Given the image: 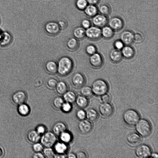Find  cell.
<instances>
[{"label": "cell", "mask_w": 158, "mask_h": 158, "mask_svg": "<svg viewBox=\"0 0 158 158\" xmlns=\"http://www.w3.org/2000/svg\"><path fill=\"white\" fill-rule=\"evenodd\" d=\"M135 153L136 156L138 158H145L150 157L152 151L149 146L146 144H142L137 147Z\"/></svg>", "instance_id": "6"}, {"label": "cell", "mask_w": 158, "mask_h": 158, "mask_svg": "<svg viewBox=\"0 0 158 158\" xmlns=\"http://www.w3.org/2000/svg\"><path fill=\"white\" fill-rule=\"evenodd\" d=\"M60 29H64L66 27V24L63 21H60L58 24Z\"/></svg>", "instance_id": "54"}, {"label": "cell", "mask_w": 158, "mask_h": 158, "mask_svg": "<svg viewBox=\"0 0 158 158\" xmlns=\"http://www.w3.org/2000/svg\"><path fill=\"white\" fill-rule=\"evenodd\" d=\"M150 157L152 158H157L158 157V154L155 152L152 153Z\"/></svg>", "instance_id": "56"}, {"label": "cell", "mask_w": 158, "mask_h": 158, "mask_svg": "<svg viewBox=\"0 0 158 158\" xmlns=\"http://www.w3.org/2000/svg\"><path fill=\"white\" fill-rule=\"evenodd\" d=\"M121 51L123 57L127 59L132 58L135 54L134 48L129 45L124 46Z\"/></svg>", "instance_id": "22"}, {"label": "cell", "mask_w": 158, "mask_h": 158, "mask_svg": "<svg viewBox=\"0 0 158 158\" xmlns=\"http://www.w3.org/2000/svg\"><path fill=\"white\" fill-rule=\"evenodd\" d=\"M59 136L61 141L67 144L71 143L73 139L72 134L67 130L61 133Z\"/></svg>", "instance_id": "30"}, {"label": "cell", "mask_w": 158, "mask_h": 158, "mask_svg": "<svg viewBox=\"0 0 158 158\" xmlns=\"http://www.w3.org/2000/svg\"><path fill=\"white\" fill-rule=\"evenodd\" d=\"M12 37L10 34L6 31L2 33L0 39V45L6 46L9 45L11 42Z\"/></svg>", "instance_id": "27"}, {"label": "cell", "mask_w": 158, "mask_h": 158, "mask_svg": "<svg viewBox=\"0 0 158 158\" xmlns=\"http://www.w3.org/2000/svg\"><path fill=\"white\" fill-rule=\"evenodd\" d=\"M72 109V106L71 103L64 102L60 109L64 113H68L71 111Z\"/></svg>", "instance_id": "39"}, {"label": "cell", "mask_w": 158, "mask_h": 158, "mask_svg": "<svg viewBox=\"0 0 158 158\" xmlns=\"http://www.w3.org/2000/svg\"><path fill=\"white\" fill-rule=\"evenodd\" d=\"M43 154L47 158H54L55 153L52 147H45L43 149Z\"/></svg>", "instance_id": "37"}, {"label": "cell", "mask_w": 158, "mask_h": 158, "mask_svg": "<svg viewBox=\"0 0 158 158\" xmlns=\"http://www.w3.org/2000/svg\"><path fill=\"white\" fill-rule=\"evenodd\" d=\"M124 44L120 40H117L114 43V48L121 50L124 47Z\"/></svg>", "instance_id": "47"}, {"label": "cell", "mask_w": 158, "mask_h": 158, "mask_svg": "<svg viewBox=\"0 0 158 158\" xmlns=\"http://www.w3.org/2000/svg\"><path fill=\"white\" fill-rule=\"evenodd\" d=\"M107 22V18L106 16L101 14H97L93 17L92 19L94 24L100 28L105 26Z\"/></svg>", "instance_id": "16"}, {"label": "cell", "mask_w": 158, "mask_h": 158, "mask_svg": "<svg viewBox=\"0 0 158 158\" xmlns=\"http://www.w3.org/2000/svg\"><path fill=\"white\" fill-rule=\"evenodd\" d=\"M45 69L48 73L51 74H55L57 72V63L54 60H49L46 63Z\"/></svg>", "instance_id": "20"}, {"label": "cell", "mask_w": 158, "mask_h": 158, "mask_svg": "<svg viewBox=\"0 0 158 158\" xmlns=\"http://www.w3.org/2000/svg\"><path fill=\"white\" fill-rule=\"evenodd\" d=\"M27 98L26 93L23 91H19L15 92L12 95V99L13 102L17 105L24 103Z\"/></svg>", "instance_id": "13"}, {"label": "cell", "mask_w": 158, "mask_h": 158, "mask_svg": "<svg viewBox=\"0 0 158 158\" xmlns=\"http://www.w3.org/2000/svg\"><path fill=\"white\" fill-rule=\"evenodd\" d=\"M85 10V14L88 16L93 17L97 14L98 9L94 5L89 4L87 6Z\"/></svg>", "instance_id": "34"}, {"label": "cell", "mask_w": 158, "mask_h": 158, "mask_svg": "<svg viewBox=\"0 0 158 158\" xmlns=\"http://www.w3.org/2000/svg\"><path fill=\"white\" fill-rule=\"evenodd\" d=\"M97 48L95 46L92 44L87 45L85 48L87 54L90 56L97 52Z\"/></svg>", "instance_id": "41"}, {"label": "cell", "mask_w": 158, "mask_h": 158, "mask_svg": "<svg viewBox=\"0 0 158 158\" xmlns=\"http://www.w3.org/2000/svg\"><path fill=\"white\" fill-rule=\"evenodd\" d=\"M76 158H86L88 157L86 153L84 151H80L76 154Z\"/></svg>", "instance_id": "50"}, {"label": "cell", "mask_w": 158, "mask_h": 158, "mask_svg": "<svg viewBox=\"0 0 158 158\" xmlns=\"http://www.w3.org/2000/svg\"><path fill=\"white\" fill-rule=\"evenodd\" d=\"M123 118L124 122L127 125L132 126L135 125L140 119V115L136 110L130 109L124 112Z\"/></svg>", "instance_id": "3"}, {"label": "cell", "mask_w": 158, "mask_h": 158, "mask_svg": "<svg viewBox=\"0 0 158 158\" xmlns=\"http://www.w3.org/2000/svg\"><path fill=\"white\" fill-rule=\"evenodd\" d=\"M99 11L101 14L106 16L109 14L110 9L108 5L103 4L100 6Z\"/></svg>", "instance_id": "40"}, {"label": "cell", "mask_w": 158, "mask_h": 158, "mask_svg": "<svg viewBox=\"0 0 158 158\" xmlns=\"http://www.w3.org/2000/svg\"><path fill=\"white\" fill-rule=\"evenodd\" d=\"M101 35L102 36L106 39H110L114 35V30L109 26L105 25L102 27L101 29Z\"/></svg>", "instance_id": "31"}, {"label": "cell", "mask_w": 158, "mask_h": 158, "mask_svg": "<svg viewBox=\"0 0 158 158\" xmlns=\"http://www.w3.org/2000/svg\"><path fill=\"white\" fill-rule=\"evenodd\" d=\"M91 87L93 94L97 96H101L107 93L109 89L108 83L105 80L101 79L94 81Z\"/></svg>", "instance_id": "2"}, {"label": "cell", "mask_w": 158, "mask_h": 158, "mask_svg": "<svg viewBox=\"0 0 158 158\" xmlns=\"http://www.w3.org/2000/svg\"><path fill=\"white\" fill-rule=\"evenodd\" d=\"M55 158H67V155L66 154H55Z\"/></svg>", "instance_id": "52"}, {"label": "cell", "mask_w": 158, "mask_h": 158, "mask_svg": "<svg viewBox=\"0 0 158 158\" xmlns=\"http://www.w3.org/2000/svg\"><path fill=\"white\" fill-rule=\"evenodd\" d=\"M17 110L19 114L23 116H27L30 112V107L24 103L19 105Z\"/></svg>", "instance_id": "32"}, {"label": "cell", "mask_w": 158, "mask_h": 158, "mask_svg": "<svg viewBox=\"0 0 158 158\" xmlns=\"http://www.w3.org/2000/svg\"><path fill=\"white\" fill-rule=\"evenodd\" d=\"M57 73L60 76H65L69 74L73 70L74 63L72 60L67 56H63L58 61Z\"/></svg>", "instance_id": "1"}, {"label": "cell", "mask_w": 158, "mask_h": 158, "mask_svg": "<svg viewBox=\"0 0 158 158\" xmlns=\"http://www.w3.org/2000/svg\"><path fill=\"white\" fill-rule=\"evenodd\" d=\"M80 93L81 95L87 98L91 97L93 94L91 87L88 86H83L81 88Z\"/></svg>", "instance_id": "35"}, {"label": "cell", "mask_w": 158, "mask_h": 158, "mask_svg": "<svg viewBox=\"0 0 158 158\" xmlns=\"http://www.w3.org/2000/svg\"><path fill=\"white\" fill-rule=\"evenodd\" d=\"M44 147V146L41 143L38 142L33 143L32 148L35 152H40L43 150Z\"/></svg>", "instance_id": "45"}, {"label": "cell", "mask_w": 158, "mask_h": 158, "mask_svg": "<svg viewBox=\"0 0 158 158\" xmlns=\"http://www.w3.org/2000/svg\"><path fill=\"white\" fill-rule=\"evenodd\" d=\"M53 147L56 154H66L69 149L68 144L61 141L56 142Z\"/></svg>", "instance_id": "17"}, {"label": "cell", "mask_w": 158, "mask_h": 158, "mask_svg": "<svg viewBox=\"0 0 158 158\" xmlns=\"http://www.w3.org/2000/svg\"><path fill=\"white\" fill-rule=\"evenodd\" d=\"M86 118L89 121L94 122L96 120L98 116V113L95 109L90 108L86 111Z\"/></svg>", "instance_id": "29"}, {"label": "cell", "mask_w": 158, "mask_h": 158, "mask_svg": "<svg viewBox=\"0 0 158 158\" xmlns=\"http://www.w3.org/2000/svg\"><path fill=\"white\" fill-rule=\"evenodd\" d=\"M45 29L46 32L48 35H55L59 33L60 28L58 23L52 22L46 24Z\"/></svg>", "instance_id": "12"}, {"label": "cell", "mask_w": 158, "mask_h": 158, "mask_svg": "<svg viewBox=\"0 0 158 158\" xmlns=\"http://www.w3.org/2000/svg\"><path fill=\"white\" fill-rule=\"evenodd\" d=\"M41 143L45 147H52L57 142V137L52 132H46L41 136Z\"/></svg>", "instance_id": "5"}, {"label": "cell", "mask_w": 158, "mask_h": 158, "mask_svg": "<svg viewBox=\"0 0 158 158\" xmlns=\"http://www.w3.org/2000/svg\"><path fill=\"white\" fill-rule=\"evenodd\" d=\"M67 158H76V154L73 152H71L67 155Z\"/></svg>", "instance_id": "55"}, {"label": "cell", "mask_w": 158, "mask_h": 158, "mask_svg": "<svg viewBox=\"0 0 158 158\" xmlns=\"http://www.w3.org/2000/svg\"><path fill=\"white\" fill-rule=\"evenodd\" d=\"M77 118L80 120L85 119L86 118V111L83 109L80 108L76 112Z\"/></svg>", "instance_id": "42"}, {"label": "cell", "mask_w": 158, "mask_h": 158, "mask_svg": "<svg viewBox=\"0 0 158 158\" xmlns=\"http://www.w3.org/2000/svg\"><path fill=\"white\" fill-rule=\"evenodd\" d=\"M85 82V77L81 73H76L73 75L72 77V84L75 88H81L84 85Z\"/></svg>", "instance_id": "9"}, {"label": "cell", "mask_w": 158, "mask_h": 158, "mask_svg": "<svg viewBox=\"0 0 158 158\" xmlns=\"http://www.w3.org/2000/svg\"><path fill=\"white\" fill-rule=\"evenodd\" d=\"M67 130L66 124L63 122H58L55 123L52 127V132L59 136L61 133Z\"/></svg>", "instance_id": "19"}, {"label": "cell", "mask_w": 158, "mask_h": 158, "mask_svg": "<svg viewBox=\"0 0 158 158\" xmlns=\"http://www.w3.org/2000/svg\"><path fill=\"white\" fill-rule=\"evenodd\" d=\"M99 0H86L87 2L89 4L94 5L98 3Z\"/></svg>", "instance_id": "53"}, {"label": "cell", "mask_w": 158, "mask_h": 158, "mask_svg": "<svg viewBox=\"0 0 158 158\" xmlns=\"http://www.w3.org/2000/svg\"><path fill=\"white\" fill-rule=\"evenodd\" d=\"M55 89L58 94L63 95L69 90V87L65 81H58Z\"/></svg>", "instance_id": "24"}, {"label": "cell", "mask_w": 158, "mask_h": 158, "mask_svg": "<svg viewBox=\"0 0 158 158\" xmlns=\"http://www.w3.org/2000/svg\"><path fill=\"white\" fill-rule=\"evenodd\" d=\"M109 26L114 31H119L123 27L124 23L123 20L118 17L111 19L109 22Z\"/></svg>", "instance_id": "15"}, {"label": "cell", "mask_w": 158, "mask_h": 158, "mask_svg": "<svg viewBox=\"0 0 158 158\" xmlns=\"http://www.w3.org/2000/svg\"><path fill=\"white\" fill-rule=\"evenodd\" d=\"M89 61L91 65L95 68L101 67L103 62L102 56L100 54L97 52L90 56Z\"/></svg>", "instance_id": "11"}, {"label": "cell", "mask_w": 158, "mask_h": 158, "mask_svg": "<svg viewBox=\"0 0 158 158\" xmlns=\"http://www.w3.org/2000/svg\"><path fill=\"white\" fill-rule=\"evenodd\" d=\"M27 136L29 142L34 143L40 141L41 136L35 130H31L28 132Z\"/></svg>", "instance_id": "26"}, {"label": "cell", "mask_w": 158, "mask_h": 158, "mask_svg": "<svg viewBox=\"0 0 158 158\" xmlns=\"http://www.w3.org/2000/svg\"><path fill=\"white\" fill-rule=\"evenodd\" d=\"M82 27L85 29H87L90 27L91 26L90 21L87 19H85L81 22Z\"/></svg>", "instance_id": "48"}, {"label": "cell", "mask_w": 158, "mask_h": 158, "mask_svg": "<svg viewBox=\"0 0 158 158\" xmlns=\"http://www.w3.org/2000/svg\"><path fill=\"white\" fill-rule=\"evenodd\" d=\"M101 96V100L103 102H109L111 100V97L110 95L106 94L103 95Z\"/></svg>", "instance_id": "49"}, {"label": "cell", "mask_w": 158, "mask_h": 158, "mask_svg": "<svg viewBox=\"0 0 158 158\" xmlns=\"http://www.w3.org/2000/svg\"><path fill=\"white\" fill-rule=\"evenodd\" d=\"M58 81L57 79L55 78H50L48 79L46 81V85L50 89H55Z\"/></svg>", "instance_id": "38"}, {"label": "cell", "mask_w": 158, "mask_h": 158, "mask_svg": "<svg viewBox=\"0 0 158 158\" xmlns=\"http://www.w3.org/2000/svg\"><path fill=\"white\" fill-rule=\"evenodd\" d=\"M86 0H77L76 5L78 8L81 10H84L87 6Z\"/></svg>", "instance_id": "44"}, {"label": "cell", "mask_w": 158, "mask_h": 158, "mask_svg": "<svg viewBox=\"0 0 158 158\" xmlns=\"http://www.w3.org/2000/svg\"><path fill=\"white\" fill-rule=\"evenodd\" d=\"M2 33V32H1L0 31V38H1V35Z\"/></svg>", "instance_id": "58"}, {"label": "cell", "mask_w": 158, "mask_h": 158, "mask_svg": "<svg viewBox=\"0 0 158 158\" xmlns=\"http://www.w3.org/2000/svg\"><path fill=\"white\" fill-rule=\"evenodd\" d=\"M74 37L77 40L83 39L85 36V30L82 27L76 28L73 32Z\"/></svg>", "instance_id": "33"}, {"label": "cell", "mask_w": 158, "mask_h": 158, "mask_svg": "<svg viewBox=\"0 0 158 158\" xmlns=\"http://www.w3.org/2000/svg\"><path fill=\"white\" fill-rule=\"evenodd\" d=\"M4 155V152L2 149L1 147H0V158H1Z\"/></svg>", "instance_id": "57"}, {"label": "cell", "mask_w": 158, "mask_h": 158, "mask_svg": "<svg viewBox=\"0 0 158 158\" xmlns=\"http://www.w3.org/2000/svg\"><path fill=\"white\" fill-rule=\"evenodd\" d=\"M75 102L77 106L83 109L86 107L89 104L88 98L81 95L77 96Z\"/></svg>", "instance_id": "25"}, {"label": "cell", "mask_w": 158, "mask_h": 158, "mask_svg": "<svg viewBox=\"0 0 158 158\" xmlns=\"http://www.w3.org/2000/svg\"><path fill=\"white\" fill-rule=\"evenodd\" d=\"M109 57L113 62L118 63L122 60L123 56L121 50L114 48L110 51Z\"/></svg>", "instance_id": "23"}, {"label": "cell", "mask_w": 158, "mask_h": 158, "mask_svg": "<svg viewBox=\"0 0 158 158\" xmlns=\"http://www.w3.org/2000/svg\"><path fill=\"white\" fill-rule=\"evenodd\" d=\"M99 111L102 116L108 118L112 115L114 109L113 106L109 102H103L100 105Z\"/></svg>", "instance_id": "8"}, {"label": "cell", "mask_w": 158, "mask_h": 158, "mask_svg": "<svg viewBox=\"0 0 158 158\" xmlns=\"http://www.w3.org/2000/svg\"><path fill=\"white\" fill-rule=\"evenodd\" d=\"M85 36L89 39L95 40L102 36L101 29L97 26H90L85 30Z\"/></svg>", "instance_id": "7"}, {"label": "cell", "mask_w": 158, "mask_h": 158, "mask_svg": "<svg viewBox=\"0 0 158 158\" xmlns=\"http://www.w3.org/2000/svg\"><path fill=\"white\" fill-rule=\"evenodd\" d=\"M144 39L143 35L140 33L136 32L134 34V42L137 44L143 42Z\"/></svg>", "instance_id": "43"}, {"label": "cell", "mask_w": 158, "mask_h": 158, "mask_svg": "<svg viewBox=\"0 0 158 158\" xmlns=\"http://www.w3.org/2000/svg\"><path fill=\"white\" fill-rule=\"evenodd\" d=\"M32 158H45L43 154L40 152H35L32 155Z\"/></svg>", "instance_id": "51"}, {"label": "cell", "mask_w": 158, "mask_h": 158, "mask_svg": "<svg viewBox=\"0 0 158 158\" xmlns=\"http://www.w3.org/2000/svg\"><path fill=\"white\" fill-rule=\"evenodd\" d=\"M63 98L64 102L73 103L75 102L77 97L75 92L72 90H68L63 95Z\"/></svg>", "instance_id": "28"}, {"label": "cell", "mask_w": 158, "mask_h": 158, "mask_svg": "<svg viewBox=\"0 0 158 158\" xmlns=\"http://www.w3.org/2000/svg\"><path fill=\"white\" fill-rule=\"evenodd\" d=\"M127 139L128 142L132 145L139 144L141 141L140 135L135 132H132L129 134L127 137Z\"/></svg>", "instance_id": "21"}, {"label": "cell", "mask_w": 158, "mask_h": 158, "mask_svg": "<svg viewBox=\"0 0 158 158\" xmlns=\"http://www.w3.org/2000/svg\"><path fill=\"white\" fill-rule=\"evenodd\" d=\"M66 45L68 50L71 51H74L78 49L79 43L78 40L75 37H71L67 40Z\"/></svg>", "instance_id": "18"}, {"label": "cell", "mask_w": 158, "mask_h": 158, "mask_svg": "<svg viewBox=\"0 0 158 158\" xmlns=\"http://www.w3.org/2000/svg\"><path fill=\"white\" fill-rule=\"evenodd\" d=\"M64 102L63 97L60 96H56L53 99L52 104L53 107L56 109H60Z\"/></svg>", "instance_id": "36"}, {"label": "cell", "mask_w": 158, "mask_h": 158, "mask_svg": "<svg viewBox=\"0 0 158 158\" xmlns=\"http://www.w3.org/2000/svg\"><path fill=\"white\" fill-rule=\"evenodd\" d=\"M80 132L82 134H86L90 132L93 128V124L91 122L84 119L80 120L78 124Z\"/></svg>", "instance_id": "10"}, {"label": "cell", "mask_w": 158, "mask_h": 158, "mask_svg": "<svg viewBox=\"0 0 158 158\" xmlns=\"http://www.w3.org/2000/svg\"><path fill=\"white\" fill-rule=\"evenodd\" d=\"M135 129L140 135L146 137L151 134L152 127L148 120L143 118L139 119L136 124Z\"/></svg>", "instance_id": "4"}, {"label": "cell", "mask_w": 158, "mask_h": 158, "mask_svg": "<svg viewBox=\"0 0 158 158\" xmlns=\"http://www.w3.org/2000/svg\"><path fill=\"white\" fill-rule=\"evenodd\" d=\"M120 39L124 44L129 45L134 42V34L130 31H124L121 34Z\"/></svg>", "instance_id": "14"}, {"label": "cell", "mask_w": 158, "mask_h": 158, "mask_svg": "<svg viewBox=\"0 0 158 158\" xmlns=\"http://www.w3.org/2000/svg\"><path fill=\"white\" fill-rule=\"evenodd\" d=\"M35 130L38 133L41 135L47 132V129L44 125L40 124L36 127Z\"/></svg>", "instance_id": "46"}]
</instances>
